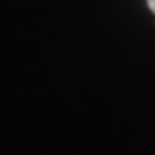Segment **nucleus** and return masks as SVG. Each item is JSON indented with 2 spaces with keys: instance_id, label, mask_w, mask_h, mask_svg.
Wrapping results in <instances>:
<instances>
[{
  "instance_id": "1",
  "label": "nucleus",
  "mask_w": 155,
  "mask_h": 155,
  "mask_svg": "<svg viewBox=\"0 0 155 155\" xmlns=\"http://www.w3.org/2000/svg\"><path fill=\"white\" fill-rule=\"evenodd\" d=\"M148 7H150V11L155 14V0H148Z\"/></svg>"
}]
</instances>
